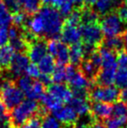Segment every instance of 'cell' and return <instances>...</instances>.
<instances>
[{
	"label": "cell",
	"mask_w": 127,
	"mask_h": 128,
	"mask_svg": "<svg viewBox=\"0 0 127 128\" xmlns=\"http://www.w3.org/2000/svg\"><path fill=\"white\" fill-rule=\"evenodd\" d=\"M36 13L41 16L44 22V38L47 39L60 38L64 18L59 10L52 6L42 5Z\"/></svg>",
	"instance_id": "obj_1"
},
{
	"label": "cell",
	"mask_w": 127,
	"mask_h": 128,
	"mask_svg": "<svg viewBox=\"0 0 127 128\" xmlns=\"http://www.w3.org/2000/svg\"><path fill=\"white\" fill-rule=\"evenodd\" d=\"M39 108L40 103H38L36 100L27 98L10 110V118L12 127L19 128L30 118L38 115Z\"/></svg>",
	"instance_id": "obj_2"
},
{
	"label": "cell",
	"mask_w": 127,
	"mask_h": 128,
	"mask_svg": "<svg viewBox=\"0 0 127 128\" xmlns=\"http://www.w3.org/2000/svg\"><path fill=\"white\" fill-rule=\"evenodd\" d=\"M99 24L102 29L104 36H114L122 35L126 30L127 25L120 19L116 11H111L103 15L99 20Z\"/></svg>",
	"instance_id": "obj_3"
},
{
	"label": "cell",
	"mask_w": 127,
	"mask_h": 128,
	"mask_svg": "<svg viewBox=\"0 0 127 128\" xmlns=\"http://www.w3.org/2000/svg\"><path fill=\"white\" fill-rule=\"evenodd\" d=\"M120 90L117 86H100L94 84L89 90V100L112 104L120 100Z\"/></svg>",
	"instance_id": "obj_4"
},
{
	"label": "cell",
	"mask_w": 127,
	"mask_h": 128,
	"mask_svg": "<svg viewBox=\"0 0 127 128\" xmlns=\"http://www.w3.org/2000/svg\"><path fill=\"white\" fill-rule=\"evenodd\" d=\"M81 41L83 43L100 46L104 38L102 29L99 22L95 24H81L80 25Z\"/></svg>",
	"instance_id": "obj_5"
},
{
	"label": "cell",
	"mask_w": 127,
	"mask_h": 128,
	"mask_svg": "<svg viewBox=\"0 0 127 128\" xmlns=\"http://www.w3.org/2000/svg\"><path fill=\"white\" fill-rule=\"evenodd\" d=\"M48 39L45 38H38L32 43L29 44V49L27 55L32 63H38L43 57L47 54L48 47H47Z\"/></svg>",
	"instance_id": "obj_6"
},
{
	"label": "cell",
	"mask_w": 127,
	"mask_h": 128,
	"mask_svg": "<svg viewBox=\"0 0 127 128\" xmlns=\"http://www.w3.org/2000/svg\"><path fill=\"white\" fill-rule=\"evenodd\" d=\"M30 59L27 54L24 52H16L15 55L13 56V59L11 61L10 68H8V71L10 72L12 77L16 80V78L22 75L25 72V69L30 64Z\"/></svg>",
	"instance_id": "obj_7"
},
{
	"label": "cell",
	"mask_w": 127,
	"mask_h": 128,
	"mask_svg": "<svg viewBox=\"0 0 127 128\" xmlns=\"http://www.w3.org/2000/svg\"><path fill=\"white\" fill-rule=\"evenodd\" d=\"M113 106L111 103L101 101H91L90 112L96 121L104 122L112 115Z\"/></svg>",
	"instance_id": "obj_8"
},
{
	"label": "cell",
	"mask_w": 127,
	"mask_h": 128,
	"mask_svg": "<svg viewBox=\"0 0 127 128\" xmlns=\"http://www.w3.org/2000/svg\"><path fill=\"white\" fill-rule=\"evenodd\" d=\"M52 113L63 124H74L80 117L71 106H62Z\"/></svg>",
	"instance_id": "obj_9"
},
{
	"label": "cell",
	"mask_w": 127,
	"mask_h": 128,
	"mask_svg": "<svg viewBox=\"0 0 127 128\" xmlns=\"http://www.w3.org/2000/svg\"><path fill=\"white\" fill-rule=\"evenodd\" d=\"M48 92L52 94L57 99L62 101L63 103H69L71 98L73 97V94L70 87L64 83H52L48 87Z\"/></svg>",
	"instance_id": "obj_10"
},
{
	"label": "cell",
	"mask_w": 127,
	"mask_h": 128,
	"mask_svg": "<svg viewBox=\"0 0 127 128\" xmlns=\"http://www.w3.org/2000/svg\"><path fill=\"white\" fill-rule=\"evenodd\" d=\"M60 38L66 45H72L81 41V35L80 26H74L64 24L60 34Z\"/></svg>",
	"instance_id": "obj_11"
},
{
	"label": "cell",
	"mask_w": 127,
	"mask_h": 128,
	"mask_svg": "<svg viewBox=\"0 0 127 128\" xmlns=\"http://www.w3.org/2000/svg\"><path fill=\"white\" fill-rule=\"evenodd\" d=\"M117 68H101L95 77L94 84L100 86H110L114 84Z\"/></svg>",
	"instance_id": "obj_12"
},
{
	"label": "cell",
	"mask_w": 127,
	"mask_h": 128,
	"mask_svg": "<svg viewBox=\"0 0 127 128\" xmlns=\"http://www.w3.org/2000/svg\"><path fill=\"white\" fill-rule=\"evenodd\" d=\"M122 3V0H95L94 6L95 11L100 16H103L111 11H115L117 8Z\"/></svg>",
	"instance_id": "obj_13"
},
{
	"label": "cell",
	"mask_w": 127,
	"mask_h": 128,
	"mask_svg": "<svg viewBox=\"0 0 127 128\" xmlns=\"http://www.w3.org/2000/svg\"><path fill=\"white\" fill-rule=\"evenodd\" d=\"M100 46L105 47L108 50H112L117 54L124 50V43L122 35L120 36H108L104 38L101 42Z\"/></svg>",
	"instance_id": "obj_14"
},
{
	"label": "cell",
	"mask_w": 127,
	"mask_h": 128,
	"mask_svg": "<svg viewBox=\"0 0 127 128\" xmlns=\"http://www.w3.org/2000/svg\"><path fill=\"white\" fill-rule=\"evenodd\" d=\"M99 54L101 56V68H117V54L105 47L99 46Z\"/></svg>",
	"instance_id": "obj_15"
},
{
	"label": "cell",
	"mask_w": 127,
	"mask_h": 128,
	"mask_svg": "<svg viewBox=\"0 0 127 128\" xmlns=\"http://www.w3.org/2000/svg\"><path fill=\"white\" fill-rule=\"evenodd\" d=\"M14 55L15 50L10 43L0 47V70L10 68Z\"/></svg>",
	"instance_id": "obj_16"
},
{
	"label": "cell",
	"mask_w": 127,
	"mask_h": 128,
	"mask_svg": "<svg viewBox=\"0 0 127 128\" xmlns=\"http://www.w3.org/2000/svg\"><path fill=\"white\" fill-rule=\"evenodd\" d=\"M78 68L85 75V77L88 78L89 80H91L92 83L94 82L95 77L100 70V68L98 66H96L90 58H85L80 63V64L78 66Z\"/></svg>",
	"instance_id": "obj_17"
},
{
	"label": "cell",
	"mask_w": 127,
	"mask_h": 128,
	"mask_svg": "<svg viewBox=\"0 0 127 128\" xmlns=\"http://www.w3.org/2000/svg\"><path fill=\"white\" fill-rule=\"evenodd\" d=\"M90 104H91V101L87 98H81V97H76V96H73L69 101V106H71L76 110L78 116L90 113Z\"/></svg>",
	"instance_id": "obj_18"
},
{
	"label": "cell",
	"mask_w": 127,
	"mask_h": 128,
	"mask_svg": "<svg viewBox=\"0 0 127 128\" xmlns=\"http://www.w3.org/2000/svg\"><path fill=\"white\" fill-rule=\"evenodd\" d=\"M84 60V52L82 42L72 44L69 47V62L70 64L78 66L82 61Z\"/></svg>",
	"instance_id": "obj_19"
},
{
	"label": "cell",
	"mask_w": 127,
	"mask_h": 128,
	"mask_svg": "<svg viewBox=\"0 0 127 128\" xmlns=\"http://www.w3.org/2000/svg\"><path fill=\"white\" fill-rule=\"evenodd\" d=\"M39 103L41 104L42 106H44L50 112L58 110L59 108L63 106L64 104L62 101L57 99L56 97H54L52 94H50L48 92H44L42 94V96L39 98Z\"/></svg>",
	"instance_id": "obj_20"
},
{
	"label": "cell",
	"mask_w": 127,
	"mask_h": 128,
	"mask_svg": "<svg viewBox=\"0 0 127 128\" xmlns=\"http://www.w3.org/2000/svg\"><path fill=\"white\" fill-rule=\"evenodd\" d=\"M54 59L57 64H67L69 63V47L62 40H59L57 47L56 54L54 55Z\"/></svg>",
	"instance_id": "obj_21"
},
{
	"label": "cell",
	"mask_w": 127,
	"mask_h": 128,
	"mask_svg": "<svg viewBox=\"0 0 127 128\" xmlns=\"http://www.w3.org/2000/svg\"><path fill=\"white\" fill-rule=\"evenodd\" d=\"M99 20L100 15L92 7L85 6L81 8V24H95Z\"/></svg>",
	"instance_id": "obj_22"
},
{
	"label": "cell",
	"mask_w": 127,
	"mask_h": 128,
	"mask_svg": "<svg viewBox=\"0 0 127 128\" xmlns=\"http://www.w3.org/2000/svg\"><path fill=\"white\" fill-rule=\"evenodd\" d=\"M38 64V68L41 73L52 75L53 69L55 68L56 61H55V59H54V57L52 55H50L49 54H46Z\"/></svg>",
	"instance_id": "obj_23"
},
{
	"label": "cell",
	"mask_w": 127,
	"mask_h": 128,
	"mask_svg": "<svg viewBox=\"0 0 127 128\" xmlns=\"http://www.w3.org/2000/svg\"><path fill=\"white\" fill-rule=\"evenodd\" d=\"M22 10H24L29 15L36 14L42 6L41 0H18Z\"/></svg>",
	"instance_id": "obj_24"
},
{
	"label": "cell",
	"mask_w": 127,
	"mask_h": 128,
	"mask_svg": "<svg viewBox=\"0 0 127 128\" xmlns=\"http://www.w3.org/2000/svg\"><path fill=\"white\" fill-rule=\"evenodd\" d=\"M46 92V86L39 80H35L34 84L27 92H25V96L29 99L39 100V98L42 96V94Z\"/></svg>",
	"instance_id": "obj_25"
},
{
	"label": "cell",
	"mask_w": 127,
	"mask_h": 128,
	"mask_svg": "<svg viewBox=\"0 0 127 128\" xmlns=\"http://www.w3.org/2000/svg\"><path fill=\"white\" fill-rule=\"evenodd\" d=\"M12 24V15L8 10L4 0H0V27L8 28Z\"/></svg>",
	"instance_id": "obj_26"
},
{
	"label": "cell",
	"mask_w": 127,
	"mask_h": 128,
	"mask_svg": "<svg viewBox=\"0 0 127 128\" xmlns=\"http://www.w3.org/2000/svg\"><path fill=\"white\" fill-rule=\"evenodd\" d=\"M8 43L14 49L15 52H24V54H27V52H28L29 44L24 39V38L22 36V35L21 36L15 38L10 39Z\"/></svg>",
	"instance_id": "obj_27"
},
{
	"label": "cell",
	"mask_w": 127,
	"mask_h": 128,
	"mask_svg": "<svg viewBox=\"0 0 127 128\" xmlns=\"http://www.w3.org/2000/svg\"><path fill=\"white\" fill-rule=\"evenodd\" d=\"M106 128H124L127 124L126 116H110L103 122Z\"/></svg>",
	"instance_id": "obj_28"
},
{
	"label": "cell",
	"mask_w": 127,
	"mask_h": 128,
	"mask_svg": "<svg viewBox=\"0 0 127 128\" xmlns=\"http://www.w3.org/2000/svg\"><path fill=\"white\" fill-rule=\"evenodd\" d=\"M34 82H35L34 78H31L28 75H21L15 80V83L17 87L24 92V94L25 92H27L31 89V87L34 84Z\"/></svg>",
	"instance_id": "obj_29"
},
{
	"label": "cell",
	"mask_w": 127,
	"mask_h": 128,
	"mask_svg": "<svg viewBox=\"0 0 127 128\" xmlns=\"http://www.w3.org/2000/svg\"><path fill=\"white\" fill-rule=\"evenodd\" d=\"M66 64H57L52 73V78L53 82L56 83H63L66 82Z\"/></svg>",
	"instance_id": "obj_30"
},
{
	"label": "cell",
	"mask_w": 127,
	"mask_h": 128,
	"mask_svg": "<svg viewBox=\"0 0 127 128\" xmlns=\"http://www.w3.org/2000/svg\"><path fill=\"white\" fill-rule=\"evenodd\" d=\"M115 85L119 89H124L127 87V68H117L115 75Z\"/></svg>",
	"instance_id": "obj_31"
},
{
	"label": "cell",
	"mask_w": 127,
	"mask_h": 128,
	"mask_svg": "<svg viewBox=\"0 0 127 128\" xmlns=\"http://www.w3.org/2000/svg\"><path fill=\"white\" fill-rule=\"evenodd\" d=\"M64 24L74 26H80L81 24V10L75 8L71 11V13L64 18Z\"/></svg>",
	"instance_id": "obj_32"
},
{
	"label": "cell",
	"mask_w": 127,
	"mask_h": 128,
	"mask_svg": "<svg viewBox=\"0 0 127 128\" xmlns=\"http://www.w3.org/2000/svg\"><path fill=\"white\" fill-rule=\"evenodd\" d=\"M41 128H63V125L54 116L48 114L41 122Z\"/></svg>",
	"instance_id": "obj_33"
},
{
	"label": "cell",
	"mask_w": 127,
	"mask_h": 128,
	"mask_svg": "<svg viewBox=\"0 0 127 128\" xmlns=\"http://www.w3.org/2000/svg\"><path fill=\"white\" fill-rule=\"evenodd\" d=\"M112 115L114 116H126L127 104L122 100H118L114 103L112 110Z\"/></svg>",
	"instance_id": "obj_34"
},
{
	"label": "cell",
	"mask_w": 127,
	"mask_h": 128,
	"mask_svg": "<svg viewBox=\"0 0 127 128\" xmlns=\"http://www.w3.org/2000/svg\"><path fill=\"white\" fill-rule=\"evenodd\" d=\"M41 121H42V118L39 117L38 115H35L27 120L19 128H41Z\"/></svg>",
	"instance_id": "obj_35"
},
{
	"label": "cell",
	"mask_w": 127,
	"mask_h": 128,
	"mask_svg": "<svg viewBox=\"0 0 127 128\" xmlns=\"http://www.w3.org/2000/svg\"><path fill=\"white\" fill-rule=\"evenodd\" d=\"M4 3L7 7L8 10L10 12L11 14H14L18 11L22 10L21 5L18 2V0H4Z\"/></svg>",
	"instance_id": "obj_36"
},
{
	"label": "cell",
	"mask_w": 127,
	"mask_h": 128,
	"mask_svg": "<svg viewBox=\"0 0 127 128\" xmlns=\"http://www.w3.org/2000/svg\"><path fill=\"white\" fill-rule=\"evenodd\" d=\"M25 73H26V75L30 76L33 78H38L41 72L39 70L38 66H36V63H31V64H28V66L25 69Z\"/></svg>",
	"instance_id": "obj_37"
},
{
	"label": "cell",
	"mask_w": 127,
	"mask_h": 128,
	"mask_svg": "<svg viewBox=\"0 0 127 128\" xmlns=\"http://www.w3.org/2000/svg\"><path fill=\"white\" fill-rule=\"evenodd\" d=\"M116 13L120 19L127 25V4L122 3L116 8Z\"/></svg>",
	"instance_id": "obj_38"
},
{
	"label": "cell",
	"mask_w": 127,
	"mask_h": 128,
	"mask_svg": "<svg viewBox=\"0 0 127 128\" xmlns=\"http://www.w3.org/2000/svg\"><path fill=\"white\" fill-rule=\"evenodd\" d=\"M117 64L119 68H127V52L122 50L117 54Z\"/></svg>",
	"instance_id": "obj_39"
},
{
	"label": "cell",
	"mask_w": 127,
	"mask_h": 128,
	"mask_svg": "<svg viewBox=\"0 0 127 128\" xmlns=\"http://www.w3.org/2000/svg\"><path fill=\"white\" fill-rule=\"evenodd\" d=\"M10 118V110H8L2 98L0 97V120H7Z\"/></svg>",
	"instance_id": "obj_40"
},
{
	"label": "cell",
	"mask_w": 127,
	"mask_h": 128,
	"mask_svg": "<svg viewBox=\"0 0 127 128\" xmlns=\"http://www.w3.org/2000/svg\"><path fill=\"white\" fill-rule=\"evenodd\" d=\"M8 41H10V38H8V28L0 27V47L8 44Z\"/></svg>",
	"instance_id": "obj_41"
},
{
	"label": "cell",
	"mask_w": 127,
	"mask_h": 128,
	"mask_svg": "<svg viewBox=\"0 0 127 128\" xmlns=\"http://www.w3.org/2000/svg\"><path fill=\"white\" fill-rule=\"evenodd\" d=\"M38 80L46 86V88H48V87L53 82L52 78V75L44 74V73H40V75H39V77H38Z\"/></svg>",
	"instance_id": "obj_42"
},
{
	"label": "cell",
	"mask_w": 127,
	"mask_h": 128,
	"mask_svg": "<svg viewBox=\"0 0 127 128\" xmlns=\"http://www.w3.org/2000/svg\"><path fill=\"white\" fill-rule=\"evenodd\" d=\"M66 0H41L42 5H47V6H52V7L55 8H59L63 5V3Z\"/></svg>",
	"instance_id": "obj_43"
},
{
	"label": "cell",
	"mask_w": 127,
	"mask_h": 128,
	"mask_svg": "<svg viewBox=\"0 0 127 128\" xmlns=\"http://www.w3.org/2000/svg\"><path fill=\"white\" fill-rule=\"evenodd\" d=\"M71 2L73 3L75 8L81 10L83 7H85V1L84 0H71Z\"/></svg>",
	"instance_id": "obj_44"
},
{
	"label": "cell",
	"mask_w": 127,
	"mask_h": 128,
	"mask_svg": "<svg viewBox=\"0 0 127 128\" xmlns=\"http://www.w3.org/2000/svg\"><path fill=\"white\" fill-rule=\"evenodd\" d=\"M89 128H106V127L105 126V124H103V122L96 121V122H94Z\"/></svg>",
	"instance_id": "obj_45"
},
{
	"label": "cell",
	"mask_w": 127,
	"mask_h": 128,
	"mask_svg": "<svg viewBox=\"0 0 127 128\" xmlns=\"http://www.w3.org/2000/svg\"><path fill=\"white\" fill-rule=\"evenodd\" d=\"M122 38H124V50L127 52V29L125 32L122 34Z\"/></svg>",
	"instance_id": "obj_46"
},
{
	"label": "cell",
	"mask_w": 127,
	"mask_h": 128,
	"mask_svg": "<svg viewBox=\"0 0 127 128\" xmlns=\"http://www.w3.org/2000/svg\"><path fill=\"white\" fill-rule=\"evenodd\" d=\"M84 1H85V6H88V7H92L95 3V0H84Z\"/></svg>",
	"instance_id": "obj_47"
},
{
	"label": "cell",
	"mask_w": 127,
	"mask_h": 128,
	"mask_svg": "<svg viewBox=\"0 0 127 128\" xmlns=\"http://www.w3.org/2000/svg\"><path fill=\"white\" fill-rule=\"evenodd\" d=\"M122 1H124V3L127 4V0H122Z\"/></svg>",
	"instance_id": "obj_48"
},
{
	"label": "cell",
	"mask_w": 127,
	"mask_h": 128,
	"mask_svg": "<svg viewBox=\"0 0 127 128\" xmlns=\"http://www.w3.org/2000/svg\"><path fill=\"white\" fill-rule=\"evenodd\" d=\"M126 117H127V115H126Z\"/></svg>",
	"instance_id": "obj_49"
}]
</instances>
